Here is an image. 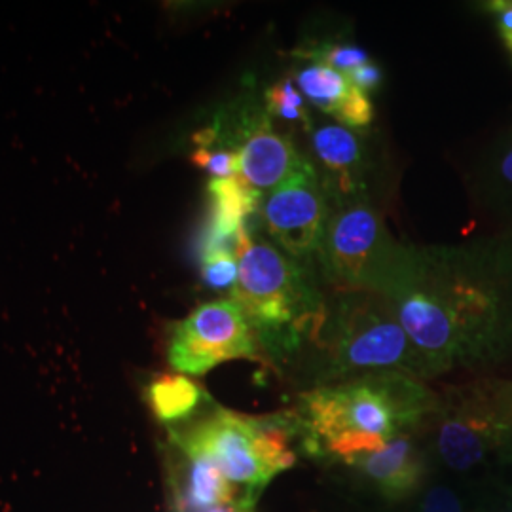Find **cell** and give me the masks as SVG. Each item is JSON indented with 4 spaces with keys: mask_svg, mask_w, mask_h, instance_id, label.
Segmentation results:
<instances>
[{
    "mask_svg": "<svg viewBox=\"0 0 512 512\" xmlns=\"http://www.w3.org/2000/svg\"><path fill=\"white\" fill-rule=\"evenodd\" d=\"M370 291L387 302L433 378L511 357L512 236L395 241Z\"/></svg>",
    "mask_w": 512,
    "mask_h": 512,
    "instance_id": "1",
    "label": "cell"
},
{
    "mask_svg": "<svg viewBox=\"0 0 512 512\" xmlns=\"http://www.w3.org/2000/svg\"><path fill=\"white\" fill-rule=\"evenodd\" d=\"M437 403L423 380L389 372L311 387L294 414L306 450L349 463L421 429Z\"/></svg>",
    "mask_w": 512,
    "mask_h": 512,
    "instance_id": "2",
    "label": "cell"
},
{
    "mask_svg": "<svg viewBox=\"0 0 512 512\" xmlns=\"http://www.w3.org/2000/svg\"><path fill=\"white\" fill-rule=\"evenodd\" d=\"M236 256L238 283L232 298L255 332L260 355L275 365L304 359L327 304L315 262L285 255L247 226L236 239Z\"/></svg>",
    "mask_w": 512,
    "mask_h": 512,
    "instance_id": "3",
    "label": "cell"
},
{
    "mask_svg": "<svg viewBox=\"0 0 512 512\" xmlns=\"http://www.w3.org/2000/svg\"><path fill=\"white\" fill-rule=\"evenodd\" d=\"M304 359L313 387L389 372L423 382L433 378L384 298L366 289H330Z\"/></svg>",
    "mask_w": 512,
    "mask_h": 512,
    "instance_id": "4",
    "label": "cell"
},
{
    "mask_svg": "<svg viewBox=\"0 0 512 512\" xmlns=\"http://www.w3.org/2000/svg\"><path fill=\"white\" fill-rule=\"evenodd\" d=\"M294 437H300L294 412L245 416L219 406L198 420L169 427V439L177 450L209 459L255 499L275 476L294 467Z\"/></svg>",
    "mask_w": 512,
    "mask_h": 512,
    "instance_id": "5",
    "label": "cell"
},
{
    "mask_svg": "<svg viewBox=\"0 0 512 512\" xmlns=\"http://www.w3.org/2000/svg\"><path fill=\"white\" fill-rule=\"evenodd\" d=\"M431 448L446 469L473 473L512 463V382L480 376L439 393L425 421Z\"/></svg>",
    "mask_w": 512,
    "mask_h": 512,
    "instance_id": "6",
    "label": "cell"
},
{
    "mask_svg": "<svg viewBox=\"0 0 512 512\" xmlns=\"http://www.w3.org/2000/svg\"><path fill=\"white\" fill-rule=\"evenodd\" d=\"M395 241L370 192L330 200L327 228L313 262L330 289L370 291Z\"/></svg>",
    "mask_w": 512,
    "mask_h": 512,
    "instance_id": "7",
    "label": "cell"
},
{
    "mask_svg": "<svg viewBox=\"0 0 512 512\" xmlns=\"http://www.w3.org/2000/svg\"><path fill=\"white\" fill-rule=\"evenodd\" d=\"M262 359L245 313L238 302H205L177 323L167 344V361L179 374L203 376L228 361Z\"/></svg>",
    "mask_w": 512,
    "mask_h": 512,
    "instance_id": "8",
    "label": "cell"
},
{
    "mask_svg": "<svg viewBox=\"0 0 512 512\" xmlns=\"http://www.w3.org/2000/svg\"><path fill=\"white\" fill-rule=\"evenodd\" d=\"M330 200L310 158L262 196L258 215L268 239L285 255L313 262L329 220Z\"/></svg>",
    "mask_w": 512,
    "mask_h": 512,
    "instance_id": "9",
    "label": "cell"
},
{
    "mask_svg": "<svg viewBox=\"0 0 512 512\" xmlns=\"http://www.w3.org/2000/svg\"><path fill=\"white\" fill-rule=\"evenodd\" d=\"M234 129L238 177L262 196L283 183L304 158V154L294 147L291 137L274 128L264 103L241 110Z\"/></svg>",
    "mask_w": 512,
    "mask_h": 512,
    "instance_id": "10",
    "label": "cell"
},
{
    "mask_svg": "<svg viewBox=\"0 0 512 512\" xmlns=\"http://www.w3.org/2000/svg\"><path fill=\"white\" fill-rule=\"evenodd\" d=\"M313 165L329 200H342L368 192V160L363 137L338 122L315 120L310 128Z\"/></svg>",
    "mask_w": 512,
    "mask_h": 512,
    "instance_id": "11",
    "label": "cell"
},
{
    "mask_svg": "<svg viewBox=\"0 0 512 512\" xmlns=\"http://www.w3.org/2000/svg\"><path fill=\"white\" fill-rule=\"evenodd\" d=\"M294 84L310 105L346 128L361 131L374 120V105L368 93L359 90L346 73L321 63H308L296 71Z\"/></svg>",
    "mask_w": 512,
    "mask_h": 512,
    "instance_id": "12",
    "label": "cell"
},
{
    "mask_svg": "<svg viewBox=\"0 0 512 512\" xmlns=\"http://www.w3.org/2000/svg\"><path fill=\"white\" fill-rule=\"evenodd\" d=\"M173 450L175 458L169 475L173 512H205L241 497H251L222 475L209 459L186 454L175 446Z\"/></svg>",
    "mask_w": 512,
    "mask_h": 512,
    "instance_id": "13",
    "label": "cell"
},
{
    "mask_svg": "<svg viewBox=\"0 0 512 512\" xmlns=\"http://www.w3.org/2000/svg\"><path fill=\"white\" fill-rule=\"evenodd\" d=\"M348 465L359 469L370 484L391 499L416 494L427 473L425 456L412 433L401 435L387 442L384 448L349 461Z\"/></svg>",
    "mask_w": 512,
    "mask_h": 512,
    "instance_id": "14",
    "label": "cell"
},
{
    "mask_svg": "<svg viewBox=\"0 0 512 512\" xmlns=\"http://www.w3.org/2000/svg\"><path fill=\"white\" fill-rule=\"evenodd\" d=\"M471 179L476 203L494 222L495 234L512 236V128L484 150Z\"/></svg>",
    "mask_w": 512,
    "mask_h": 512,
    "instance_id": "15",
    "label": "cell"
},
{
    "mask_svg": "<svg viewBox=\"0 0 512 512\" xmlns=\"http://www.w3.org/2000/svg\"><path fill=\"white\" fill-rule=\"evenodd\" d=\"M211 219L203 236L202 247L236 249L238 234L247 226V219L258 213L262 194L249 188L239 177L213 179L209 183Z\"/></svg>",
    "mask_w": 512,
    "mask_h": 512,
    "instance_id": "16",
    "label": "cell"
},
{
    "mask_svg": "<svg viewBox=\"0 0 512 512\" xmlns=\"http://www.w3.org/2000/svg\"><path fill=\"white\" fill-rule=\"evenodd\" d=\"M147 401L156 420L177 427L194 420L209 397L184 374H160L147 387Z\"/></svg>",
    "mask_w": 512,
    "mask_h": 512,
    "instance_id": "17",
    "label": "cell"
},
{
    "mask_svg": "<svg viewBox=\"0 0 512 512\" xmlns=\"http://www.w3.org/2000/svg\"><path fill=\"white\" fill-rule=\"evenodd\" d=\"M264 107L272 118H283L287 122L302 124V128H310L313 122L306 97L296 88L294 80L285 78L270 86L264 92Z\"/></svg>",
    "mask_w": 512,
    "mask_h": 512,
    "instance_id": "18",
    "label": "cell"
},
{
    "mask_svg": "<svg viewBox=\"0 0 512 512\" xmlns=\"http://www.w3.org/2000/svg\"><path fill=\"white\" fill-rule=\"evenodd\" d=\"M294 55L302 57L310 63L327 65L330 69L340 71V73H349L361 65L370 63V57L363 48L353 46V44H338V42H325V44L310 46V48L294 52Z\"/></svg>",
    "mask_w": 512,
    "mask_h": 512,
    "instance_id": "19",
    "label": "cell"
},
{
    "mask_svg": "<svg viewBox=\"0 0 512 512\" xmlns=\"http://www.w3.org/2000/svg\"><path fill=\"white\" fill-rule=\"evenodd\" d=\"M203 283L215 291L234 289L238 283V256L230 247H202Z\"/></svg>",
    "mask_w": 512,
    "mask_h": 512,
    "instance_id": "20",
    "label": "cell"
},
{
    "mask_svg": "<svg viewBox=\"0 0 512 512\" xmlns=\"http://www.w3.org/2000/svg\"><path fill=\"white\" fill-rule=\"evenodd\" d=\"M192 162L215 179H232L239 175L238 152L234 148L200 147L192 154Z\"/></svg>",
    "mask_w": 512,
    "mask_h": 512,
    "instance_id": "21",
    "label": "cell"
},
{
    "mask_svg": "<svg viewBox=\"0 0 512 512\" xmlns=\"http://www.w3.org/2000/svg\"><path fill=\"white\" fill-rule=\"evenodd\" d=\"M420 512H475L469 511L461 497L448 486H429L420 499Z\"/></svg>",
    "mask_w": 512,
    "mask_h": 512,
    "instance_id": "22",
    "label": "cell"
},
{
    "mask_svg": "<svg viewBox=\"0 0 512 512\" xmlns=\"http://www.w3.org/2000/svg\"><path fill=\"white\" fill-rule=\"evenodd\" d=\"M490 12L495 16V23L499 29V35L503 38L507 50L512 55V2L511 0H499L488 4Z\"/></svg>",
    "mask_w": 512,
    "mask_h": 512,
    "instance_id": "23",
    "label": "cell"
},
{
    "mask_svg": "<svg viewBox=\"0 0 512 512\" xmlns=\"http://www.w3.org/2000/svg\"><path fill=\"white\" fill-rule=\"evenodd\" d=\"M346 74H348L349 80L359 90H363L366 93L376 90L382 84V80H384L382 69L378 65H374V63H366V65H361V67H357V69H353V71H349Z\"/></svg>",
    "mask_w": 512,
    "mask_h": 512,
    "instance_id": "24",
    "label": "cell"
},
{
    "mask_svg": "<svg viewBox=\"0 0 512 512\" xmlns=\"http://www.w3.org/2000/svg\"><path fill=\"white\" fill-rule=\"evenodd\" d=\"M205 512H256V499H253V497H241L238 501L219 505V507H213V509Z\"/></svg>",
    "mask_w": 512,
    "mask_h": 512,
    "instance_id": "25",
    "label": "cell"
}]
</instances>
